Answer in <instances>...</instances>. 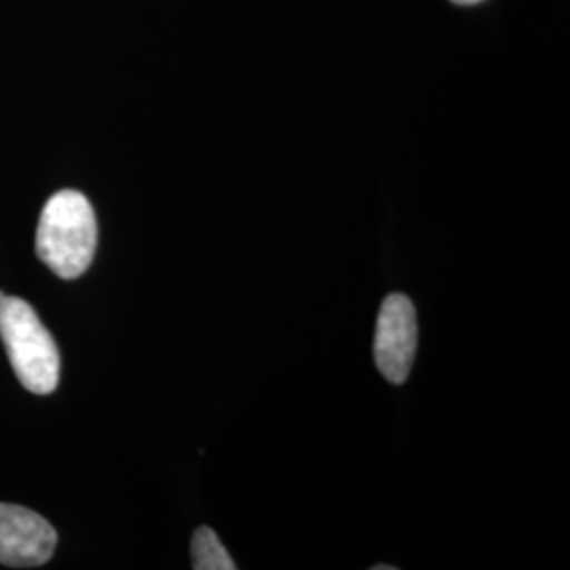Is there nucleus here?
<instances>
[{"label": "nucleus", "instance_id": "nucleus-1", "mask_svg": "<svg viewBox=\"0 0 570 570\" xmlns=\"http://www.w3.org/2000/svg\"><path fill=\"white\" fill-rule=\"evenodd\" d=\"M98 223L79 190H60L45 207L37 228V254L61 279H77L94 263Z\"/></svg>", "mask_w": 570, "mask_h": 570}, {"label": "nucleus", "instance_id": "nucleus-2", "mask_svg": "<svg viewBox=\"0 0 570 570\" xmlns=\"http://www.w3.org/2000/svg\"><path fill=\"white\" fill-rule=\"evenodd\" d=\"M0 338L21 385L49 395L60 383V351L37 311L18 296L0 301Z\"/></svg>", "mask_w": 570, "mask_h": 570}, {"label": "nucleus", "instance_id": "nucleus-3", "mask_svg": "<svg viewBox=\"0 0 570 570\" xmlns=\"http://www.w3.org/2000/svg\"><path fill=\"white\" fill-rule=\"evenodd\" d=\"M419 345V322L412 301L404 294L385 298L374 334V362L393 385L406 383Z\"/></svg>", "mask_w": 570, "mask_h": 570}, {"label": "nucleus", "instance_id": "nucleus-4", "mask_svg": "<svg viewBox=\"0 0 570 570\" xmlns=\"http://www.w3.org/2000/svg\"><path fill=\"white\" fill-rule=\"evenodd\" d=\"M58 532L37 511L0 503V564L35 569L51 560Z\"/></svg>", "mask_w": 570, "mask_h": 570}, {"label": "nucleus", "instance_id": "nucleus-5", "mask_svg": "<svg viewBox=\"0 0 570 570\" xmlns=\"http://www.w3.org/2000/svg\"><path fill=\"white\" fill-rule=\"evenodd\" d=\"M193 569L197 570H235L237 564L226 551L216 532L209 527H202L193 537Z\"/></svg>", "mask_w": 570, "mask_h": 570}, {"label": "nucleus", "instance_id": "nucleus-6", "mask_svg": "<svg viewBox=\"0 0 570 570\" xmlns=\"http://www.w3.org/2000/svg\"><path fill=\"white\" fill-rule=\"evenodd\" d=\"M452 2H456V4H475L480 0H452Z\"/></svg>", "mask_w": 570, "mask_h": 570}, {"label": "nucleus", "instance_id": "nucleus-7", "mask_svg": "<svg viewBox=\"0 0 570 570\" xmlns=\"http://www.w3.org/2000/svg\"><path fill=\"white\" fill-rule=\"evenodd\" d=\"M2 298H4V294H2V292H0V301H2Z\"/></svg>", "mask_w": 570, "mask_h": 570}]
</instances>
